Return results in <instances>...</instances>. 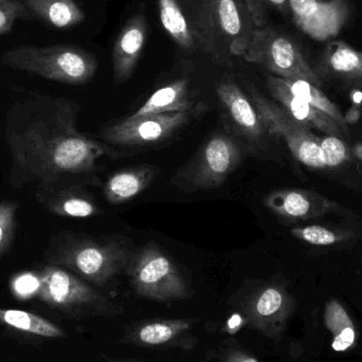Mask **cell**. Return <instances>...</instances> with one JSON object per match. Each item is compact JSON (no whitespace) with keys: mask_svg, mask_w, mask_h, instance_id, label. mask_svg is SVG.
<instances>
[{"mask_svg":"<svg viewBox=\"0 0 362 362\" xmlns=\"http://www.w3.org/2000/svg\"><path fill=\"white\" fill-rule=\"evenodd\" d=\"M216 93L238 135L255 150L263 148L267 131L244 91L234 81L225 80L219 83Z\"/></svg>","mask_w":362,"mask_h":362,"instance_id":"5bb4252c","label":"cell"},{"mask_svg":"<svg viewBox=\"0 0 362 362\" xmlns=\"http://www.w3.org/2000/svg\"><path fill=\"white\" fill-rule=\"evenodd\" d=\"M125 274L138 297L156 302L191 297V289L180 268L155 243L136 249Z\"/></svg>","mask_w":362,"mask_h":362,"instance_id":"8992f818","label":"cell"},{"mask_svg":"<svg viewBox=\"0 0 362 362\" xmlns=\"http://www.w3.org/2000/svg\"><path fill=\"white\" fill-rule=\"evenodd\" d=\"M0 322L17 331L45 338H63L61 327L33 313L21 310H0Z\"/></svg>","mask_w":362,"mask_h":362,"instance_id":"484cf974","label":"cell"},{"mask_svg":"<svg viewBox=\"0 0 362 362\" xmlns=\"http://www.w3.org/2000/svg\"><path fill=\"white\" fill-rule=\"evenodd\" d=\"M159 17L163 29L180 49L192 52L198 50L191 23L178 0H157Z\"/></svg>","mask_w":362,"mask_h":362,"instance_id":"603a6c76","label":"cell"},{"mask_svg":"<svg viewBox=\"0 0 362 362\" xmlns=\"http://www.w3.org/2000/svg\"><path fill=\"white\" fill-rule=\"evenodd\" d=\"M35 196L42 206L59 216L88 218L102 213L93 196L78 185H70L53 191H36Z\"/></svg>","mask_w":362,"mask_h":362,"instance_id":"ac0fdd59","label":"cell"},{"mask_svg":"<svg viewBox=\"0 0 362 362\" xmlns=\"http://www.w3.org/2000/svg\"><path fill=\"white\" fill-rule=\"evenodd\" d=\"M320 148L327 167H339L350 158L348 146L339 137L327 136L322 139L320 138Z\"/></svg>","mask_w":362,"mask_h":362,"instance_id":"4dcf8cb0","label":"cell"},{"mask_svg":"<svg viewBox=\"0 0 362 362\" xmlns=\"http://www.w3.org/2000/svg\"><path fill=\"white\" fill-rule=\"evenodd\" d=\"M192 117V110L127 117L102 131L107 144L120 146H146L160 144L177 133Z\"/></svg>","mask_w":362,"mask_h":362,"instance_id":"8fae6325","label":"cell"},{"mask_svg":"<svg viewBox=\"0 0 362 362\" xmlns=\"http://www.w3.org/2000/svg\"><path fill=\"white\" fill-rule=\"evenodd\" d=\"M279 82L295 97L308 102L310 105L314 107L318 108L321 112L327 114V116L333 118L344 131L348 133V123L346 122V119L342 116L341 112L337 107L336 104H334L327 95H325L320 87L315 86L312 83L306 82V81L301 80H287V78H279Z\"/></svg>","mask_w":362,"mask_h":362,"instance_id":"d4e9b609","label":"cell"},{"mask_svg":"<svg viewBox=\"0 0 362 362\" xmlns=\"http://www.w3.org/2000/svg\"><path fill=\"white\" fill-rule=\"evenodd\" d=\"M40 288V276L33 272H25L15 276L12 281V289L15 295L23 299L37 296Z\"/></svg>","mask_w":362,"mask_h":362,"instance_id":"1f68e13d","label":"cell"},{"mask_svg":"<svg viewBox=\"0 0 362 362\" xmlns=\"http://www.w3.org/2000/svg\"><path fill=\"white\" fill-rule=\"evenodd\" d=\"M219 362H259L250 353L238 346H226L221 349Z\"/></svg>","mask_w":362,"mask_h":362,"instance_id":"d6a6232c","label":"cell"},{"mask_svg":"<svg viewBox=\"0 0 362 362\" xmlns=\"http://www.w3.org/2000/svg\"><path fill=\"white\" fill-rule=\"evenodd\" d=\"M265 204L283 218L306 221L322 216L336 208V204L316 192L300 189H283L272 192Z\"/></svg>","mask_w":362,"mask_h":362,"instance_id":"2e32d148","label":"cell"},{"mask_svg":"<svg viewBox=\"0 0 362 362\" xmlns=\"http://www.w3.org/2000/svg\"><path fill=\"white\" fill-rule=\"evenodd\" d=\"M321 68L325 74L362 84V50L342 40H334L325 48Z\"/></svg>","mask_w":362,"mask_h":362,"instance_id":"ffe728a7","label":"cell"},{"mask_svg":"<svg viewBox=\"0 0 362 362\" xmlns=\"http://www.w3.org/2000/svg\"><path fill=\"white\" fill-rule=\"evenodd\" d=\"M198 50L218 65L243 57L255 27L244 0H182Z\"/></svg>","mask_w":362,"mask_h":362,"instance_id":"7a4b0ae2","label":"cell"},{"mask_svg":"<svg viewBox=\"0 0 362 362\" xmlns=\"http://www.w3.org/2000/svg\"><path fill=\"white\" fill-rule=\"evenodd\" d=\"M357 154H358V157H361L362 158V146L358 148V152H357Z\"/></svg>","mask_w":362,"mask_h":362,"instance_id":"e575fe53","label":"cell"},{"mask_svg":"<svg viewBox=\"0 0 362 362\" xmlns=\"http://www.w3.org/2000/svg\"><path fill=\"white\" fill-rule=\"evenodd\" d=\"M18 202H4L0 204V257L11 247L16 228Z\"/></svg>","mask_w":362,"mask_h":362,"instance_id":"83f0119b","label":"cell"},{"mask_svg":"<svg viewBox=\"0 0 362 362\" xmlns=\"http://www.w3.org/2000/svg\"><path fill=\"white\" fill-rule=\"evenodd\" d=\"M108 362H141L137 361H127V359H108Z\"/></svg>","mask_w":362,"mask_h":362,"instance_id":"836d02e7","label":"cell"},{"mask_svg":"<svg viewBox=\"0 0 362 362\" xmlns=\"http://www.w3.org/2000/svg\"><path fill=\"white\" fill-rule=\"evenodd\" d=\"M148 36L146 15L136 13L121 30L112 49L115 82L123 84L133 76Z\"/></svg>","mask_w":362,"mask_h":362,"instance_id":"9a60e30c","label":"cell"},{"mask_svg":"<svg viewBox=\"0 0 362 362\" xmlns=\"http://www.w3.org/2000/svg\"><path fill=\"white\" fill-rule=\"evenodd\" d=\"M325 322L327 329L333 334L332 348L336 352H346L356 341V329L348 312L339 302H327L325 310Z\"/></svg>","mask_w":362,"mask_h":362,"instance_id":"cb8c5ba5","label":"cell"},{"mask_svg":"<svg viewBox=\"0 0 362 362\" xmlns=\"http://www.w3.org/2000/svg\"><path fill=\"white\" fill-rule=\"evenodd\" d=\"M243 59L261 64L279 78L322 86L320 76L306 61L295 40L272 27L255 28Z\"/></svg>","mask_w":362,"mask_h":362,"instance_id":"ba28073f","label":"cell"},{"mask_svg":"<svg viewBox=\"0 0 362 362\" xmlns=\"http://www.w3.org/2000/svg\"><path fill=\"white\" fill-rule=\"evenodd\" d=\"M246 322L269 339L279 341L295 308L291 296L280 285H264L235 304Z\"/></svg>","mask_w":362,"mask_h":362,"instance_id":"30bf717a","label":"cell"},{"mask_svg":"<svg viewBox=\"0 0 362 362\" xmlns=\"http://www.w3.org/2000/svg\"><path fill=\"white\" fill-rule=\"evenodd\" d=\"M291 234L298 240H303V242L315 245V246H331V245L344 242L348 238H352L348 231L329 229V228L317 225L295 228L291 230Z\"/></svg>","mask_w":362,"mask_h":362,"instance_id":"4316f807","label":"cell"},{"mask_svg":"<svg viewBox=\"0 0 362 362\" xmlns=\"http://www.w3.org/2000/svg\"><path fill=\"white\" fill-rule=\"evenodd\" d=\"M243 156L242 144L236 138L228 134H216L178 171L173 185L187 193L216 189L238 168Z\"/></svg>","mask_w":362,"mask_h":362,"instance_id":"52a82bcc","label":"cell"},{"mask_svg":"<svg viewBox=\"0 0 362 362\" xmlns=\"http://www.w3.org/2000/svg\"><path fill=\"white\" fill-rule=\"evenodd\" d=\"M32 16L57 29H69L85 21L84 12L74 0H21Z\"/></svg>","mask_w":362,"mask_h":362,"instance_id":"44dd1931","label":"cell"},{"mask_svg":"<svg viewBox=\"0 0 362 362\" xmlns=\"http://www.w3.org/2000/svg\"><path fill=\"white\" fill-rule=\"evenodd\" d=\"M255 28L265 27L267 23V8H274L282 14L289 12L288 0H244Z\"/></svg>","mask_w":362,"mask_h":362,"instance_id":"f546056e","label":"cell"},{"mask_svg":"<svg viewBox=\"0 0 362 362\" xmlns=\"http://www.w3.org/2000/svg\"><path fill=\"white\" fill-rule=\"evenodd\" d=\"M157 175L158 169L146 165L116 172L104 185V197L112 204L129 202L150 187Z\"/></svg>","mask_w":362,"mask_h":362,"instance_id":"d6986e66","label":"cell"},{"mask_svg":"<svg viewBox=\"0 0 362 362\" xmlns=\"http://www.w3.org/2000/svg\"><path fill=\"white\" fill-rule=\"evenodd\" d=\"M38 299L78 317L114 318L124 308L87 284L80 276L59 266L49 265L40 274Z\"/></svg>","mask_w":362,"mask_h":362,"instance_id":"5b68a950","label":"cell"},{"mask_svg":"<svg viewBox=\"0 0 362 362\" xmlns=\"http://www.w3.org/2000/svg\"><path fill=\"white\" fill-rule=\"evenodd\" d=\"M296 25L318 42L336 37L350 18L346 0H288Z\"/></svg>","mask_w":362,"mask_h":362,"instance_id":"7c38bea8","label":"cell"},{"mask_svg":"<svg viewBox=\"0 0 362 362\" xmlns=\"http://www.w3.org/2000/svg\"><path fill=\"white\" fill-rule=\"evenodd\" d=\"M198 319H153L140 321L125 329L123 342L146 349L193 351L198 339L192 334Z\"/></svg>","mask_w":362,"mask_h":362,"instance_id":"4fadbf2b","label":"cell"},{"mask_svg":"<svg viewBox=\"0 0 362 362\" xmlns=\"http://www.w3.org/2000/svg\"><path fill=\"white\" fill-rule=\"evenodd\" d=\"M268 134L284 140L296 159L313 169H325V159L320 148V138L305 125L293 120L281 106L250 88V98Z\"/></svg>","mask_w":362,"mask_h":362,"instance_id":"9c48e42d","label":"cell"},{"mask_svg":"<svg viewBox=\"0 0 362 362\" xmlns=\"http://www.w3.org/2000/svg\"><path fill=\"white\" fill-rule=\"evenodd\" d=\"M135 251L127 236L95 238L63 232L51 240L45 257L50 265L65 268L101 286L125 274Z\"/></svg>","mask_w":362,"mask_h":362,"instance_id":"3957f363","label":"cell"},{"mask_svg":"<svg viewBox=\"0 0 362 362\" xmlns=\"http://www.w3.org/2000/svg\"><path fill=\"white\" fill-rule=\"evenodd\" d=\"M78 106L62 98H29L6 115V137L12 156L11 183L37 191L70 187L78 176L97 171L104 157L120 152L78 132Z\"/></svg>","mask_w":362,"mask_h":362,"instance_id":"6da1fadb","label":"cell"},{"mask_svg":"<svg viewBox=\"0 0 362 362\" xmlns=\"http://www.w3.org/2000/svg\"><path fill=\"white\" fill-rule=\"evenodd\" d=\"M31 17L21 0H0V36L10 33L17 21Z\"/></svg>","mask_w":362,"mask_h":362,"instance_id":"f1b7e54d","label":"cell"},{"mask_svg":"<svg viewBox=\"0 0 362 362\" xmlns=\"http://www.w3.org/2000/svg\"><path fill=\"white\" fill-rule=\"evenodd\" d=\"M0 59L12 69L69 85L86 84L99 66L95 55L70 45L14 47L4 51Z\"/></svg>","mask_w":362,"mask_h":362,"instance_id":"277c9868","label":"cell"},{"mask_svg":"<svg viewBox=\"0 0 362 362\" xmlns=\"http://www.w3.org/2000/svg\"><path fill=\"white\" fill-rule=\"evenodd\" d=\"M267 86L274 100L281 104V107L297 122L305 125L310 129L322 132L327 136L342 137L346 133L333 118L321 112L308 102L291 95L280 82L278 76L267 78Z\"/></svg>","mask_w":362,"mask_h":362,"instance_id":"e0dca14e","label":"cell"},{"mask_svg":"<svg viewBox=\"0 0 362 362\" xmlns=\"http://www.w3.org/2000/svg\"><path fill=\"white\" fill-rule=\"evenodd\" d=\"M189 84L187 78H180L161 87L131 117L138 118L163 112L192 110V102L189 99Z\"/></svg>","mask_w":362,"mask_h":362,"instance_id":"7402d4cb","label":"cell"}]
</instances>
